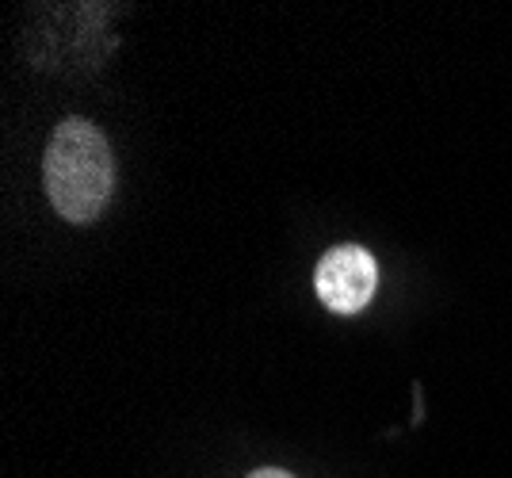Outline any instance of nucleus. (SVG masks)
<instances>
[{"mask_svg": "<svg viewBox=\"0 0 512 478\" xmlns=\"http://www.w3.org/2000/svg\"><path fill=\"white\" fill-rule=\"evenodd\" d=\"M43 180L50 207L65 222L73 226L96 222L115 188V157H111L104 131L88 119L58 123L46 142Z\"/></svg>", "mask_w": 512, "mask_h": 478, "instance_id": "obj_1", "label": "nucleus"}, {"mask_svg": "<svg viewBox=\"0 0 512 478\" xmlns=\"http://www.w3.org/2000/svg\"><path fill=\"white\" fill-rule=\"evenodd\" d=\"M375 283H379L375 257L360 245L329 249L318 261V272H314L318 299L333 314H360L363 306L371 303V295H375Z\"/></svg>", "mask_w": 512, "mask_h": 478, "instance_id": "obj_2", "label": "nucleus"}, {"mask_svg": "<svg viewBox=\"0 0 512 478\" xmlns=\"http://www.w3.org/2000/svg\"><path fill=\"white\" fill-rule=\"evenodd\" d=\"M249 478H295V475H287V471H279V467H260V471H253Z\"/></svg>", "mask_w": 512, "mask_h": 478, "instance_id": "obj_3", "label": "nucleus"}]
</instances>
